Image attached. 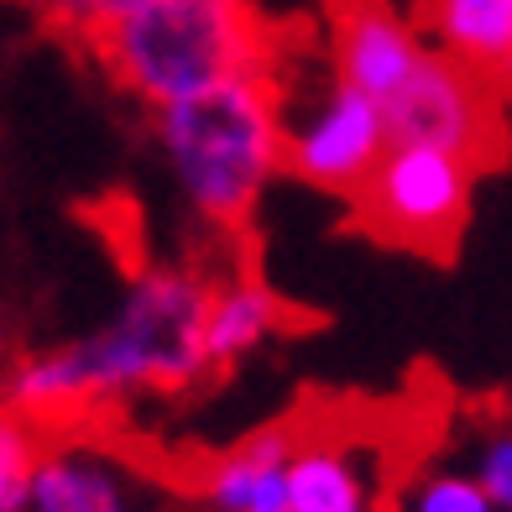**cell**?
<instances>
[{"label": "cell", "mask_w": 512, "mask_h": 512, "mask_svg": "<svg viewBox=\"0 0 512 512\" xmlns=\"http://www.w3.org/2000/svg\"><path fill=\"white\" fill-rule=\"evenodd\" d=\"M105 74L168 110L241 74H267L272 42L251 0H136L84 37Z\"/></svg>", "instance_id": "1"}, {"label": "cell", "mask_w": 512, "mask_h": 512, "mask_svg": "<svg viewBox=\"0 0 512 512\" xmlns=\"http://www.w3.org/2000/svg\"><path fill=\"white\" fill-rule=\"evenodd\" d=\"M157 142L189 204L209 225L236 230L262 199L267 178L288 162L272 74H241L194 100L157 110Z\"/></svg>", "instance_id": "2"}, {"label": "cell", "mask_w": 512, "mask_h": 512, "mask_svg": "<svg viewBox=\"0 0 512 512\" xmlns=\"http://www.w3.org/2000/svg\"><path fill=\"white\" fill-rule=\"evenodd\" d=\"M209 293L199 277L152 267L131 283L126 304L115 309L105 330L68 345L79 377L89 387V403L121 398L136 387H189L209 366L204 351V319Z\"/></svg>", "instance_id": "3"}, {"label": "cell", "mask_w": 512, "mask_h": 512, "mask_svg": "<svg viewBox=\"0 0 512 512\" xmlns=\"http://www.w3.org/2000/svg\"><path fill=\"white\" fill-rule=\"evenodd\" d=\"M471 183L476 173L460 157L398 142L356 189L351 225L377 246L450 262L460 251L465 220H471Z\"/></svg>", "instance_id": "4"}, {"label": "cell", "mask_w": 512, "mask_h": 512, "mask_svg": "<svg viewBox=\"0 0 512 512\" xmlns=\"http://www.w3.org/2000/svg\"><path fill=\"white\" fill-rule=\"evenodd\" d=\"M392 147H434L460 157L471 173H492L507 162V110L497 79L450 53H424L413 79L382 105Z\"/></svg>", "instance_id": "5"}, {"label": "cell", "mask_w": 512, "mask_h": 512, "mask_svg": "<svg viewBox=\"0 0 512 512\" xmlns=\"http://www.w3.org/2000/svg\"><path fill=\"white\" fill-rule=\"evenodd\" d=\"M392 136H387V115L382 105L361 95L351 84H335V95L314 110V121L288 136V162L283 168L293 178L314 183L330 194H351L377 173V162L387 157Z\"/></svg>", "instance_id": "6"}, {"label": "cell", "mask_w": 512, "mask_h": 512, "mask_svg": "<svg viewBox=\"0 0 512 512\" xmlns=\"http://www.w3.org/2000/svg\"><path fill=\"white\" fill-rule=\"evenodd\" d=\"M324 11H330L340 84H351L377 105H387L413 79V68L424 63V48H418L413 27L387 0H324Z\"/></svg>", "instance_id": "7"}, {"label": "cell", "mask_w": 512, "mask_h": 512, "mask_svg": "<svg viewBox=\"0 0 512 512\" xmlns=\"http://www.w3.org/2000/svg\"><path fill=\"white\" fill-rule=\"evenodd\" d=\"M418 27L439 37V53L512 84V0H418Z\"/></svg>", "instance_id": "8"}, {"label": "cell", "mask_w": 512, "mask_h": 512, "mask_svg": "<svg viewBox=\"0 0 512 512\" xmlns=\"http://www.w3.org/2000/svg\"><path fill=\"white\" fill-rule=\"evenodd\" d=\"M293 424H277L267 434L246 439L241 450H230L215 476H209V502L215 512H293L288 497V460H293Z\"/></svg>", "instance_id": "9"}, {"label": "cell", "mask_w": 512, "mask_h": 512, "mask_svg": "<svg viewBox=\"0 0 512 512\" xmlns=\"http://www.w3.org/2000/svg\"><path fill=\"white\" fill-rule=\"evenodd\" d=\"M293 512H366V481L335 445H298L288 460Z\"/></svg>", "instance_id": "10"}, {"label": "cell", "mask_w": 512, "mask_h": 512, "mask_svg": "<svg viewBox=\"0 0 512 512\" xmlns=\"http://www.w3.org/2000/svg\"><path fill=\"white\" fill-rule=\"evenodd\" d=\"M283 319V304L267 283H236L209 298V319H204V351L209 361H230L251 351L262 335H272V324Z\"/></svg>", "instance_id": "11"}, {"label": "cell", "mask_w": 512, "mask_h": 512, "mask_svg": "<svg viewBox=\"0 0 512 512\" xmlns=\"http://www.w3.org/2000/svg\"><path fill=\"white\" fill-rule=\"evenodd\" d=\"M32 512H121V486L89 455H42Z\"/></svg>", "instance_id": "12"}, {"label": "cell", "mask_w": 512, "mask_h": 512, "mask_svg": "<svg viewBox=\"0 0 512 512\" xmlns=\"http://www.w3.org/2000/svg\"><path fill=\"white\" fill-rule=\"evenodd\" d=\"M37 434L16 408H0V512H27L32 507V481H37Z\"/></svg>", "instance_id": "13"}, {"label": "cell", "mask_w": 512, "mask_h": 512, "mask_svg": "<svg viewBox=\"0 0 512 512\" xmlns=\"http://www.w3.org/2000/svg\"><path fill=\"white\" fill-rule=\"evenodd\" d=\"M497 502L481 492V481H465V476H439L418 492L413 512H492Z\"/></svg>", "instance_id": "14"}, {"label": "cell", "mask_w": 512, "mask_h": 512, "mask_svg": "<svg viewBox=\"0 0 512 512\" xmlns=\"http://www.w3.org/2000/svg\"><path fill=\"white\" fill-rule=\"evenodd\" d=\"M481 492L492 497L497 507H512V434L492 439L481 460Z\"/></svg>", "instance_id": "15"}, {"label": "cell", "mask_w": 512, "mask_h": 512, "mask_svg": "<svg viewBox=\"0 0 512 512\" xmlns=\"http://www.w3.org/2000/svg\"><path fill=\"white\" fill-rule=\"evenodd\" d=\"M32 6H42L58 27H68V32H84V21H89V11H95V0H32Z\"/></svg>", "instance_id": "16"}, {"label": "cell", "mask_w": 512, "mask_h": 512, "mask_svg": "<svg viewBox=\"0 0 512 512\" xmlns=\"http://www.w3.org/2000/svg\"><path fill=\"white\" fill-rule=\"evenodd\" d=\"M0 351H6V319H0Z\"/></svg>", "instance_id": "17"}]
</instances>
